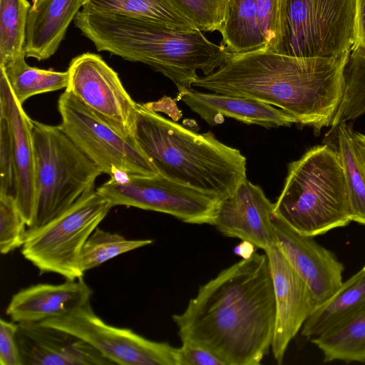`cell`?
<instances>
[{
    "mask_svg": "<svg viewBox=\"0 0 365 365\" xmlns=\"http://www.w3.org/2000/svg\"><path fill=\"white\" fill-rule=\"evenodd\" d=\"M27 0H0V66L25 58Z\"/></svg>",
    "mask_w": 365,
    "mask_h": 365,
    "instance_id": "484cf974",
    "label": "cell"
},
{
    "mask_svg": "<svg viewBox=\"0 0 365 365\" xmlns=\"http://www.w3.org/2000/svg\"><path fill=\"white\" fill-rule=\"evenodd\" d=\"M17 341L23 365L113 364L81 338L41 323H19Z\"/></svg>",
    "mask_w": 365,
    "mask_h": 365,
    "instance_id": "e0dca14e",
    "label": "cell"
},
{
    "mask_svg": "<svg viewBox=\"0 0 365 365\" xmlns=\"http://www.w3.org/2000/svg\"><path fill=\"white\" fill-rule=\"evenodd\" d=\"M274 213L297 232L314 237L351 221L344 168L336 149H309L288 166Z\"/></svg>",
    "mask_w": 365,
    "mask_h": 365,
    "instance_id": "5b68a950",
    "label": "cell"
},
{
    "mask_svg": "<svg viewBox=\"0 0 365 365\" xmlns=\"http://www.w3.org/2000/svg\"><path fill=\"white\" fill-rule=\"evenodd\" d=\"M178 91L177 98L210 125L223 123V116L265 128L289 127L298 123L294 117L282 109L254 99L214 92L202 93L192 88Z\"/></svg>",
    "mask_w": 365,
    "mask_h": 365,
    "instance_id": "ac0fdd59",
    "label": "cell"
},
{
    "mask_svg": "<svg viewBox=\"0 0 365 365\" xmlns=\"http://www.w3.org/2000/svg\"><path fill=\"white\" fill-rule=\"evenodd\" d=\"M274 218V203L247 178L231 196L220 200L212 225L225 237L266 252L276 245Z\"/></svg>",
    "mask_w": 365,
    "mask_h": 365,
    "instance_id": "5bb4252c",
    "label": "cell"
},
{
    "mask_svg": "<svg viewBox=\"0 0 365 365\" xmlns=\"http://www.w3.org/2000/svg\"><path fill=\"white\" fill-rule=\"evenodd\" d=\"M311 341L323 353L324 362L365 363V307Z\"/></svg>",
    "mask_w": 365,
    "mask_h": 365,
    "instance_id": "7402d4cb",
    "label": "cell"
},
{
    "mask_svg": "<svg viewBox=\"0 0 365 365\" xmlns=\"http://www.w3.org/2000/svg\"><path fill=\"white\" fill-rule=\"evenodd\" d=\"M59 127L76 146L110 178L123 172L153 176L158 170L133 140L118 133L70 92L58 101Z\"/></svg>",
    "mask_w": 365,
    "mask_h": 365,
    "instance_id": "9c48e42d",
    "label": "cell"
},
{
    "mask_svg": "<svg viewBox=\"0 0 365 365\" xmlns=\"http://www.w3.org/2000/svg\"><path fill=\"white\" fill-rule=\"evenodd\" d=\"M365 307V265L326 302L316 307L301 329L304 338L317 336Z\"/></svg>",
    "mask_w": 365,
    "mask_h": 365,
    "instance_id": "44dd1931",
    "label": "cell"
},
{
    "mask_svg": "<svg viewBox=\"0 0 365 365\" xmlns=\"http://www.w3.org/2000/svg\"><path fill=\"white\" fill-rule=\"evenodd\" d=\"M0 193L15 198L16 179L10 133L7 120L2 115H0Z\"/></svg>",
    "mask_w": 365,
    "mask_h": 365,
    "instance_id": "4dcf8cb0",
    "label": "cell"
},
{
    "mask_svg": "<svg viewBox=\"0 0 365 365\" xmlns=\"http://www.w3.org/2000/svg\"><path fill=\"white\" fill-rule=\"evenodd\" d=\"M153 242L152 239H127L120 234L104 231L98 227L81 250L80 269L84 274L120 255L150 245Z\"/></svg>",
    "mask_w": 365,
    "mask_h": 365,
    "instance_id": "83f0119b",
    "label": "cell"
},
{
    "mask_svg": "<svg viewBox=\"0 0 365 365\" xmlns=\"http://www.w3.org/2000/svg\"><path fill=\"white\" fill-rule=\"evenodd\" d=\"M201 31H221L229 14L230 0H168Z\"/></svg>",
    "mask_w": 365,
    "mask_h": 365,
    "instance_id": "f1b7e54d",
    "label": "cell"
},
{
    "mask_svg": "<svg viewBox=\"0 0 365 365\" xmlns=\"http://www.w3.org/2000/svg\"><path fill=\"white\" fill-rule=\"evenodd\" d=\"M113 207L96 190L80 198L66 212L41 227L28 230L21 254L41 273L77 279L81 250Z\"/></svg>",
    "mask_w": 365,
    "mask_h": 365,
    "instance_id": "ba28073f",
    "label": "cell"
},
{
    "mask_svg": "<svg viewBox=\"0 0 365 365\" xmlns=\"http://www.w3.org/2000/svg\"><path fill=\"white\" fill-rule=\"evenodd\" d=\"M18 323L0 319V364L23 365L17 341Z\"/></svg>",
    "mask_w": 365,
    "mask_h": 365,
    "instance_id": "1f68e13d",
    "label": "cell"
},
{
    "mask_svg": "<svg viewBox=\"0 0 365 365\" xmlns=\"http://www.w3.org/2000/svg\"><path fill=\"white\" fill-rule=\"evenodd\" d=\"M177 365H225L209 350L190 342H182L177 350Z\"/></svg>",
    "mask_w": 365,
    "mask_h": 365,
    "instance_id": "d6a6232c",
    "label": "cell"
},
{
    "mask_svg": "<svg viewBox=\"0 0 365 365\" xmlns=\"http://www.w3.org/2000/svg\"><path fill=\"white\" fill-rule=\"evenodd\" d=\"M135 141L163 176L222 200L247 179L245 157L212 132L197 133L138 103Z\"/></svg>",
    "mask_w": 365,
    "mask_h": 365,
    "instance_id": "277c9868",
    "label": "cell"
},
{
    "mask_svg": "<svg viewBox=\"0 0 365 365\" xmlns=\"http://www.w3.org/2000/svg\"><path fill=\"white\" fill-rule=\"evenodd\" d=\"M67 71L68 81L65 90L120 135L135 140L138 103L101 56L82 53L71 61Z\"/></svg>",
    "mask_w": 365,
    "mask_h": 365,
    "instance_id": "7c38bea8",
    "label": "cell"
},
{
    "mask_svg": "<svg viewBox=\"0 0 365 365\" xmlns=\"http://www.w3.org/2000/svg\"><path fill=\"white\" fill-rule=\"evenodd\" d=\"M74 24L98 51L146 64L170 79L178 90L191 88L198 76L214 72L228 51L202 31L181 30L126 16L83 9Z\"/></svg>",
    "mask_w": 365,
    "mask_h": 365,
    "instance_id": "3957f363",
    "label": "cell"
},
{
    "mask_svg": "<svg viewBox=\"0 0 365 365\" xmlns=\"http://www.w3.org/2000/svg\"><path fill=\"white\" fill-rule=\"evenodd\" d=\"M83 8L98 13L153 21L181 30L197 29L168 0H83Z\"/></svg>",
    "mask_w": 365,
    "mask_h": 365,
    "instance_id": "603a6c76",
    "label": "cell"
},
{
    "mask_svg": "<svg viewBox=\"0 0 365 365\" xmlns=\"http://www.w3.org/2000/svg\"><path fill=\"white\" fill-rule=\"evenodd\" d=\"M346 122L336 126L337 152L346 182L351 220L365 225V175L355 156Z\"/></svg>",
    "mask_w": 365,
    "mask_h": 365,
    "instance_id": "4316f807",
    "label": "cell"
},
{
    "mask_svg": "<svg viewBox=\"0 0 365 365\" xmlns=\"http://www.w3.org/2000/svg\"><path fill=\"white\" fill-rule=\"evenodd\" d=\"M93 292L81 277L61 284L39 283L14 294L6 314L16 323H40L63 316L91 300Z\"/></svg>",
    "mask_w": 365,
    "mask_h": 365,
    "instance_id": "d6986e66",
    "label": "cell"
},
{
    "mask_svg": "<svg viewBox=\"0 0 365 365\" xmlns=\"http://www.w3.org/2000/svg\"><path fill=\"white\" fill-rule=\"evenodd\" d=\"M276 245L307 284L315 307L329 299L343 283L344 264L312 237L302 235L274 215Z\"/></svg>",
    "mask_w": 365,
    "mask_h": 365,
    "instance_id": "9a60e30c",
    "label": "cell"
},
{
    "mask_svg": "<svg viewBox=\"0 0 365 365\" xmlns=\"http://www.w3.org/2000/svg\"><path fill=\"white\" fill-rule=\"evenodd\" d=\"M17 101L23 106L33 96L66 88L68 71L46 70L28 65L25 58L1 67Z\"/></svg>",
    "mask_w": 365,
    "mask_h": 365,
    "instance_id": "d4e9b609",
    "label": "cell"
},
{
    "mask_svg": "<svg viewBox=\"0 0 365 365\" xmlns=\"http://www.w3.org/2000/svg\"><path fill=\"white\" fill-rule=\"evenodd\" d=\"M365 50V0L356 3V38L352 50Z\"/></svg>",
    "mask_w": 365,
    "mask_h": 365,
    "instance_id": "836d02e7",
    "label": "cell"
},
{
    "mask_svg": "<svg viewBox=\"0 0 365 365\" xmlns=\"http://www.w3.org/2000/svg\"><path fill=\"white\" fill-rule=\"evenodd\" d=\"M0 115L6 118L9 128L16 179L15 200L29 228L33 224L36 209L33 123L17 101L1 68Z\"/></svg>",
    "mask_w": 365,
    "mask_h": 365,
    "instance_id": "2e32d148",
    "label": "cell"
},
{
    "mask_svg": "<svg viewBox=\"0 0 365 365\" xmlns=\"http://www.w3.org/2000/svg\"><path fill=\"white\" fill-rule=\"evenodd\" d=\"M268 257L275 299V324L271 346L278 364L283 362L288 346L315 308L307 284L275 245Z\"/></svg>",
    "mask_w": 365,
    "mask_h": 365,
    "instance_id": "4fadbf2b",
    "label": "cell"
},
{
    "mask_svg": "<svg viewBox=\"0 0 365 365\" xmlns=\"http://www.w3.org/2000/svg\"><path fill=\"white\" fill-rule=\"evenodd\" d=\"M83 0H33L26 32V56L48 59L58 50Z\"/></svg>",
    "mask_w": 365,
    "mask_h": 365,
    "instance_id": "ffe728a7",
    "label": "cell"
},
{
    "mask_svg": "<svg viewBox=\"0 0 365 365\" xmlns=\"http://www.w3.org/2000/svg\"><path fill=\"white\" fill-rule=\"evenodd\" d=\"M357 0H286L277 52L299 58L349 56L356 38Z\"/></svg>",
    "mask_w": 365,
    "mask_h": 365,
    "instance_id": "52a82bcc",
    "label": "cell"
},
{
    "mask_svg": "<svg viewBox=\"0 0 365 365\" xmlns=\"http://www.w3.org/2000/svg\"><path fill=\"white\" fill-rule=\"evenodd\" d=\"M349 58H299L274 51L227 53L220 67L192 87L279 107L315 133L331 127L344 93Z\"/></svg>",
    "mask_w": 365,
    "mask_h": 365,
    "instance_id": "7a4b0ae2",
    "label": "cell"
},
{
    "mask_svg": "<svg viewBox=\"0 0 365 365\" xmlns=\"http://www.w3.org/2000/svg\"><path fill=\"white\" fill-rule=\"evenodd\" d=\"M275 312L268 257L252 251L201 285L172 318L181 342L209 350L225 365H259L271 349Z\"/></svg>",
    "mask_w": 365,
    "mask_h": 365,
    "instance_id": "6da1fadb",
    "label": "cell"
},
{
    "mask_svg": "<svg viewBox=\"0 0 365 365\" xmlns=\"http://www.w3.org/2000/svg\"><path fill=\"white\" fill-rule=\"evenodd\" d=\"M26 227L15 198L0 193V252L2 255L22 247L26 236Z\"/></svg>",
    "mask_w": 365,
    "mask_h": 365,
    "instance_id": "f546056e",
    "label": "cell"
},
{
    "mask_svg": "<svg viewBox=\"0 0 365 365\" xmlns=\"http://www.w3.org/2000/svg\"><path fill=\"white\" fill-rule=\"evenodd\" d=\"M84 340L113 364L177 365V347L106 323L88 300L68 314L40 322Z\"/></svg>",
    "mask_w": 365,
    "mask_h": 365,
    "instance_id": "8fae6325",
    "label": "cell"
},
{
    "mask_svg": "<svg viewBox=\"0 0 365 365\" xmlns=\"http://www.w3.org/2000/svg\"><path fill=\"white\" fill-rule=\"evenodd\" d=\"M35 153L34 230L57 217L94 190L102 174L59 125L33 120Z\"/></svg>",
    "mask_w": 365,
    "mask_h": 365,
    "instance_id": "8992f818",
    "label": "cell"
},
{
    "mask_svg": "<svg viewBox=\"0 0 365 365\" xmlns=\"http://www.w3.org/2000/svg\"><path fill=\"white\" fill-rule=\"evenodd\" d=\"M96 190L112 207L124 205L170 215L189 224L212 225L220 199L158 173H121Z\"/></svg>",
    "mask_w": 365,
    "mask_h": 365,
    "instance_id": "30bf717a",
    "label": "cell"
},
{
    "mask_svg": "<svg viewBox=\"0 0 365 365\" xmlns=\"http://www.w3.org/2000/svg\"><path fill=\"white\" fill-rule=\"evenodd\" d=\"M351 142L355 156L365 175V135L349 128Z\"/></svg>",
    "mask_w": 365,
    "mask_h": 365,
    "instance_id": "e575fe53",
    "label": "cell"
},
{
    "mask_svg": "<svg viewBox=\"0 0 365 365\" xmlns=\"http://www.w3.org/2000/svg\"><path fill=\"white\" fill-rule=\"evenodd\" d=\"M220 33L225 47L231 53L265 51L255 0H230L228 18Z\"/></svg>",
    "mask_w": 365,
    "mask_h": 365,
    "instance_id": "cb8c5ba5",
    "label": "cell"
}]
</instances>
